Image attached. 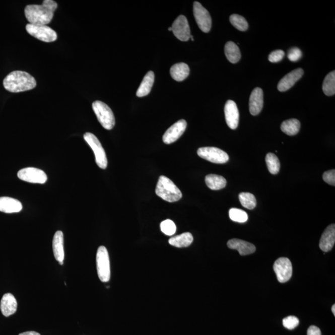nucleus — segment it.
Returning <instances> with one entry per match:
<instances>
[{"mask_svg": "<svg viewBox=\"0 0 335 335\" xmlns=\"http://www.w3.org/2000/svg\"><path fill=\"white\" fill-rule=\"evenodd\" d=\"M193 242V237L191 233L185 232L183 234L175 236L169 240L171 245L177 248L187 247Z\"/></svg>", "mask_w": 335, "mask_h": 335, "instance_id": "24", "label": "nucleus"}, {"mask_svg": "<svg viewBox=\"0 0 335 335\" xmlns=\"http://www.w3.org/2000/svg\"><path fill=\"white\" fill-rule=\"evenodd\" d=\"M273 269L279 282L285 283L290 280L293 275V266L288 258H280L275 261Z\"/></svg>", "mask_w": 335, "mask_h": 335, "instance_id": "11", "label": "nucleus"}, {"mask_svg": "<svg viewBox=\"0 0 335 335\" xmlns=\"http://www.w3.org/2000/svg\"><path fill=\"white\" fill-rule=\"evenodd\" d=\"M161 230L165 235L171 236L175 234L176 227L175 223L171 220H165L160 224Z\"/></svg>", "mask_w": 335, "mask_h": 335, "instance_id": "33", "label": "nucleus"}, {"mask_svg": "<svg viewBox=\"0 0 335 335\" xmlns=\"http://www.w3.org/2000/svg\"><path fill=\"white\" fill-rule=\"evenodd\" d=\"M322 90L325 95L328 96L335 94V72L333 71L327 75L324 80Z\"/></svg>", "mask_w": 335, "mask_h": 335, "instance_id": "28", "label": "nucleus"}, {"mask_svg": "<svg viewBox=\"0 0 335 335\" xmlns=\"http://www.w3.org/2000/svg\"><path fill=\"white\" fill-rule=\"evenodd\" d=\"M250 112L253 116H256L261 112L263 107V92L261 88H254L251 92L249 101Z\"/></svg>", "mask_w": 335, "mask_h": 335, "instance_id": "16", "label": "nucleus"}, {"mask_svg": "<svg viewBox=\"0 0 335 335\" xmlns=\"http://www.w3.org/2000/svg\"><path fill=\"white\" fill-rule=\"evenodd\" d=\"M53 251L55 258L59 262V264L63 265L64 256L63 248V234L61 231L55 232L53 238Z\"/></svg>", "mask_w": 335, "mask_h": 335, "instance_id": "21", "label": "nucleus"}, {"mask_svg": "<svg viewBox=\"0 0 335 335\" xmlns=\"http://www.w3.org/2000/svg\"><path fill=\"white\" fill-rule=\"evenodd\" d=\"M23 210L20 200L10 197H0V211L7 214L17 213Z\"/></svg>", "mask_w": 335, "mask_h": 335, "instance_id": "20", "label": "nucleus"}, {"mask_svg": "<svg viewBox=\"0 0 335 335\" xmlns=\"http://www.w3.org/2000/svg\"><path fill=\"white\" fill-rule=\"evenodd\" d=\"M307 335H321L320 328L317 326H310L307 330Z\"/></svg>", "mask_w": 335, "mask_h": 335, "instance_id": "38", "label": "nucleus"}, {"mask_svg": "<svg viewBox=\"0 0 335 335\" xmlns=\"http://www.w3.org/2000/svg\"><path fill=\"white\" fill-rule=\"evenodd\" d=\"M230 21L236 29L240 31H245L248 28L247 21L242 16L232 15L230 16Z\"/></svg>", "mask_w": 335, "mask_h": 335, "instance_id": "31", "label": "nucleus"}, {"mask_svg": "<svg viewBox=\"0 0 335 335\" xmlns=\"http://www.w3.org/2000/svg\"><path fill=\"white\" fill-rule=\"evenodd\" d=\"M227 246L230 249L238 250L242 256L253 254L256 251L255 246L253 244L236 238L229 240L227 242Z\"/></svg>", "mask_w": 335, "mask_h": 335, "instance_id": "19", "label": "nucleus"}, {"mask_svg": "<svg viewBox=\"0 0 335 335\" xmlns=\"http://www.w3.org/2000/svg\"><path fill=\"white\" fill-rule=\"evenodd\" d=\"M304 75L302 69H297L284 77L278 85V89L281 92H286L290 89Z\"/></svg>", "mask_w": 335, "mask_h": 335, "instance_id": "15", "label": "nucleus"}, {"mask_svg": "<svg viewBox=\"0 0 335 335\" xmlns=\"http://www.w3.org/2000/svg\"><path fill=\"white\" fill-rule=\"evenodd\" d=\"M84 138L95 154L96 164L101 169H106L108 167V159L100 141L93 133L90 132L85 133Z\"/></svg>", "mask_w": 335, "mask_h": 335, "instance_id": "6", "label": "nucleus"}, {"mask_svg": "<svg viewBox=\"0 0 335 335\" xmlns=\"http://www.w3.org/2000/svg\"><path fill=\"white\" fill-rule=\"evenodd\" d=\"M172 31L177 39L181 41H187L191 36V31L187 18L183 15L179 16L173 23Z\"/></svg>", "mask_w": 335, "mask_h": 335, "instance_id": "12", "label": "nucleus"}, {"mask_svg": "<svg viewBox=\"0 0 335 335\" xmlns=\"http://www.w3.org/2000/svg\"><path fill=\"white\" fill-rule=\"evenodd\" d=\"M155 80V75L154 72L150 71L144 77L143 82L139 86L136 95L138 97H144L148 95L152 90L153 85H154Z\"/></svg>", "mask_w": 335, "mask_h": 335, "instance_id": "22", "label": "nucleus"}, {"mask_svg": "<svg viewBox=\"0 0 335 335\" xmlns=\"http://www.w3.org/2000/svg\"><path fill=\"white\" fill-rule=\"evenodd\" d=\"M18 177L21 180L31 183L44 184L47 180V176L44 171L33 167L26 168L19 171Z\"/></svg>", "mask_w": 335, "mask_h": 335, "instance_id": "10", "label": "nucleus"}, {"mask_svg": "<svg viewBox=\"0 0 335 335\" xmlns=\"http://www.w3.org/2000/svg\"><path fill=\"white\" fill-rule=\"evenodd\" d=\"M58 5L53 0H44L41 5H30L25 10V17L32 25H47L52 20Z\"/></svg>", "mask_w": 335, "mask_h": 335, "instance_id": "1", "label": "nucleus"}, {"mask_svg": "<svg viewBox=\"0 0 335 335\" xmlns=\"http://www.w3.org/2000/svg\"><path fill=\"white\" fill-rule=\"evenodd\" d=\"M225 54L228 60L232 63H237L240 60L241 53L239 47L234 42L230 41L225 45Z\"/></svg>", "mask_w": 335, "mask_h": 335, "instance_id": "25", "label": "nucleus"}, {"mask_svg": "<svg viewBox=\"0 0 335 335\" xmlns=\"http://www.w3.org/2000/svg\"><path fill=\"white\" fill-rule=\"evenodd\" d=\"M239 200L243 207L248 210H253L256 206V199L253 194L250 192H241L239 194Z\"/></svg>", "mask_w": 335, "mask_h": 335, "instance_id": "30", "label": "nucleus"}, {"mask_svg": "<svg viewBox=\"0 0 335 335\" xmlns=\"http://www.w3.org/2000/svg\"><path fill=\"white\" fill-rule=\"evenodd\" d=\"M36 79L23 71H13L5 78V89L12 93H20L34 89L36 87Z\"/></svg>", "mask_w": 335, "mask_h": 335, "instance_id": "2", "label": "nucleus"}, {"mask_svg": "<svg viewBox=\"0 0 335 335\" xmlns=\"http://www.w3.org/2000/svg\"><path fill=\"white\" fill-rule=\"evenodd\" d=\"M266 163L268 170L273 175H277L280 170V162L277 155L272 153L266 155Z\"/></svg>", "mask_w": 335, "mask_h": 335, "instance_id": "29", "label": "nucleus"}, {"mask_svg": "<svg viewBox=\"0 0 335 335\" xmlns=\"http://www.w3.org/2000/svg\"><path fill=\"white\" fill-rule=\"evenodd\" d=\"M335 243V225L331 224L326 227L321 235L319 246L321 250L325 252L330 251Z\"/></svg>", "mask_w": 335, "mask_h": 335, "instance_id": "17", "label": "nucleus"}, {"mask_svg": "<svg viewBox=\"0 0 335 335\" xmlns=\"http://www.w3.org/2000/svg\"><path fill=\"white\" fill-rule=\"evenodd\" d=\"M283 323L285 328L289 329H293L299 325V320L295 316H289L283 319Z\"/></svg>", "mask_w": 335, "mask_h": 335, "instance_id": "34", "label": "nucleus"}, {"mask_svg": "<svg viewBox=\"0 0 335 335\" xmlns=\"http://www.w3.org/2000/svg\"><path fill=\"white\" fill-rule=\"evenodd\" d=\"M187 127L186 120L181 119L178 120L173 125H171L166 131L163 136V141L166 144H171L175 143L180 137L183 135Z\"/></svg>", "mask_w": 335, "mask_h": 335, "instance_id": "13", "label": "nucleus"}, {"mask_svg": "<svg viewBox=\"0 0 335 335\" xmlns=\"http://www.w3.org/2000/svg\"><path fill=\"white\" fill-rule=\"evenodd\" d=\"M197 155L203 159L218 164H223L229 160L227 153L216 147H201L198 149Z\"/></svg>", "mask_w": 335, "mask_h": 335, "instance_id": "8", "label": "nucleus"}, {"mask_svg": "<svg viewBox=\"0 0 335 335\" xmlns=\"http://www.w3.org/2000/svg\"><path fill=\"white\" fill-rule=\"evenodd\" d=\"M193 13L200 30L205 33H209L212 27V19L208 11L200 3L195 2L193 4Z\"/></svg>", "mask_w": 335, "mask_h": 335, "instance_id": "9", "label": "nucleus"}, {"mask_svg": "<svg viewBox=\"0 0 335 335\" xmlns=\"http://www.w3.org/2000/svg\"><path fill=\"white\" fill-rule=\"evenodd\" d=\"M189 67L186 63H179L171 66L170 74L171 77L177 82H182L189 75Z\"/></svg>", "mask_w": 335, "mask_h": 335, "instance_id": "23", "label": "nucleus"}, {"mask_svg": "<svg viewBox=\"0 0 335 335\" xmlns=\"http://www.w3.org/2000/svg\"><path fill=\"white\" fill-rule=\"evenodd\" d=\"M225 116L226 122L230 128L236 129L239 122V111L234 101L228 100L225 105Z\"/></svg>", "mask_w": 335, "mask_h": 335, "instance_id": "14", "label": "nucleus"}, {"mask_svg": "<svg viewBox=\"0 0 335 335\" xmlns=\"http://www.w3.org/2000/svg\"><path fill=\"white\" fill-rule=\"evenodd\" d=\"M19 335H41L39 333H37V332L36 331H26L24 332V333H20Z\"/></svg>", "mask_w": 335, "mask_h": 335, "instance_id": "39", "label": "nucleus"}, {"mask_svg": "<svg viewBox=\"0 0 335 335\" xmlns=\"http://www.w3.org/2000/svg\"><path fill=\"white\" fill-rule=\"evenodd\" d=\"M168 31H172V28H171V27H170V28H168Z\"/></svg>", "mask_w": 335, "mask_h": 335, "instance_id": "41", "label": "nucleus"}, {"mask_svg": "<svg viewBox=\"0 0 335 335\" xmlns=\"http://www.w3.org/2000/svg\"><path fill=\"white\" fill-rule=\"evenodd\" d=\"M285 53L282 50H277L273 51L270 53L268 60L272 63H277L283 60L285 57Z\"/></svg>", "mask_w": 335, "mask_h": 335, "instance_id": "35", "label": "nucleus"}, {"mask_svg": "<svg viewBox=\"0 0 335 335\" xmlns=\"http://www.w3.org/2000/svg\"><path fill=\"white\" fill-rule=\"evenodd\" d=\"M18 308V302L17 299L12 294H5L3 296L0 309H1L2 314L5 317H10V315L14 314L17 312Z\"/></svg>", "mask_w": 335, "mask_h": 335, "instance_id": "18", "label": "nucleus"}, {"mask_svg": "<svg viewBox=\"0 0 335 335\" xmlns=\"http://www.w3.org/2000/svg\"><path fill=\"white\" fill-rule=\"evenodd\" d=\"M323 180L326 183L334 186L335 185V170H331L326 171L323 175Z\"/></svg>", "mask_w": 335, "mask_h": 335, "instance_id": "37", "label": "nucleus"}, {"mask_svg": "<svg viewBox=\"0 0 335 335\" xmlns=\"http://www.w3.org/2000/svg\"><path fill=\"white\" fill-rule=\"evenodd\" d=\"M26 29L28 34L43 42H52L57 39V33L47 25L39 26L29 23L26 26Z\"/></svg>", "mask_w": 335, "mask_h": 335, "instance_id": "7", "label": "nucleus"}, {"mask_svg": "<svg viewBox=\"0 0 335 335\" xmlns=\"http://www.w3.org/2000/svg\"><path fill=\"white\" fill-rule=\"evenodd\" d=\"M205 181L209 188L212 190L223 189L227 185L226 179L224 177L213 174L206 176Z\"/></svg>", "mask_w": 335, "mask_h": 335, "instance_id": "26", "label": "nucleus"}, {"mask_svg": "<svg viewBox=\"0 0 335 335\" xmlns=\"http://www.w3.org/2000/svg\"><path fill=\"white\" fill-rule=\"evenodd\" d=\"M92 108L98 121L104 128L111 130L115 125L113 112L106 104L100 101H96L92 104Z\"/></svg>", "mask_w": 335, "mask_h": 335, "instance_id": "4", "label": "nucleus"}, {"mask_svg": "<svg viewBox=\"0 0 335 335\" xmlns=\"http://www.w3.org/2000/svg\"><path fill=\"white\" fill-rule=\"evenodd\" d=\"M301 122L296 119L285 120L281 124V130L288 136H295L299 132Z\"/></svg>", "mask_w": 335, "mask_h": 335, "instance_id": "27", "label": "nucleus"}, {"mask_svg": "<svg viewBox=\"0 0 335 335\" xmlns=\"http://www.w3.org/2000/svg\"><path fill=\"white\" fill-rule=\"evenodd\" d=\"M96 266L99 278L102 282L107 283L111 278V269L108 251L105 246L98 248L96 254Z\"/></svg>", "mask_w": 335, "mask_h": 335, "instance_id": "5", "label": "nucleus"}, {"mask_svg": "<svg viewBox=\"0 0 335 335\" xmlns=\"http://www.w3.org/2000/svg\"><path fill=\"white\" fill-rule=\"evenodd\" d=\"M331 311L333 312V315H335V305L334 304L331 307Z\"/></svg>", "mask_w": 335, "mask_h": 335, "instance_id": "40", "label": "nucleus"}, {"mask_svg": "<svg viewBox=\"0 0 335 335\" xmlns=\"http://www.w3.org/2000/svg\"><path fill=\"white\" fill-rule=\"evenodd\" d=\"M302 56L301 50L299 48L293 47L289 49L288 54L289 60L293 61H298L301 59Z\"/></svg>", "mask_w": 335, "mask_h": 335, "instance_id": "36", "label": "nucleus"}, {"mask_svg": "<svg viewBox=\"0 0 335 335\" xmlns=\"http://www.w3.org/2000/svg\"><path fill=\"white\" fill-rule=\"evenodd\" d=\"M155 192L158 196L169 203L176 202L182 197L180 190L170 179L165 176L160 177Z\"/></svg>", "mask_w": 335, "mask_h": 335, "instance_id": "3", "label": "nucleus"}, {"mask_svg": "<svg viewBox=\"0 0 335 335\" xmlns=\"http://www.w3.org/2000/svg\"><path fill=\"white\" fill-rule=\"evenodd\" d=\"M229 217L232 221L244 223L248 221V216L245 211L239 210V209L232 208L229 211Z\"/></svg>", "mask_w": 335, "mask_h": 335, "instance_id": "32", "label": "nucleus"}]
</instances>
